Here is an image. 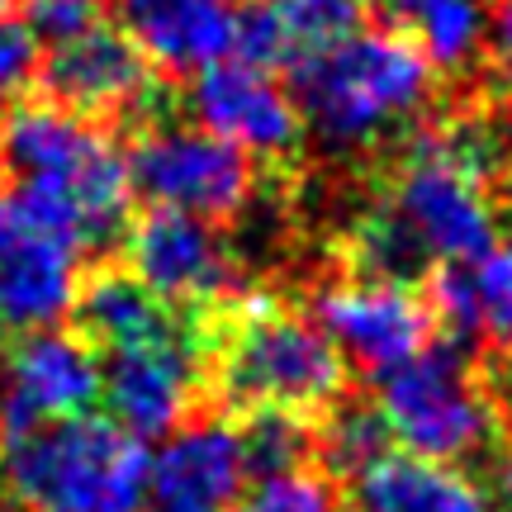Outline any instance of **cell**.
<instances>
[{"instance_id": "6da1fadb", "label": "cell", "mask_w": 512, "mask_h": 512, "mask_svg": "<svg viewBox=\"0 0 512 512\" xmlns=\"http://www.w3.org/2000/svg\"><path fill=\"white\" fill-rule=\"evenodd\" d=\"M0 162L19 176L15 200L76 252H100L128 228V157L86 114L57 100L15 105L0 124Z\"/></svg>"}, {"instance_id": "7a4b0ae2", "label": "cell", "mask_w": 512, "mask_h": 512, "mask_svg": "<svg viewBox=\"0 0 512 512\" xmlns=\"http://www.w3.org/2000/svg\"><path fill=\"white\" fill-rule=\"evenodd\" d=\"M432 100V62L418 43L356 29L294 62V105L332 152H361L413 124Z\"/></svg>"}, {"instance_id": "3957f363", "label": "cell", "mask_w": 512, "mask_h": 512, "mask_svg": "<svg viewBox=\"0 0 512 512\" xmlns=\"http://www.w3.org/2000/svg\"><path fill=\"white\" fill-rule=\"evenodd\" d=\"M5 489L24 512H143L147 451L110 418L43 422L5 441Z\"/></svg>"}, {"instance_id": "277c9868", "label": "cell", "mask_w": 512, "mask_h": 512, "mask_svg": "<svg viewBox=\"0 0 512 512\" xmlns=\"http://www.w3.org/2000/svg\"><path fill=\"white\" fill-rule=\"evenodd\" d=\"M214 370L228 403L252 413L256 408H280V413L328 408L347 384V361L323 337V328L271 304L242 309L228 323Z\"/></svg>"}, {"instance_id": "5b68a950", "label": "cell", "mask_w": 512, "mask_h": 512, "mask_svg": "<svg viewBox=\"0 0 512 512\" xmlns=\"http://www.w3.org/2000/svg\"><path fill=\"white\" fill-rule=\"evenodd\" d=\"M384 209L403 223L427 261L465 266L498 242L494 204L484 195V171L460 147L456 128H437L413 143L408 162L384 195Z\"/></svg>"}, {"instance_id": "8992f818", "label": "cell", "mask_w": 512, "mask_h": 512, "mask_svg": "<svg viewBox=\"0 0 512 512\" xmlns=\"http://www.w3.org/2000/svg\"><path fill=\"white\" fill-rule=\"evenodd\" d=\"M375 413L389 441H399L408 456L446 465L489 451L498 437L494 403L456 347H422L403 366L384 370Z\"/></svg>"}, {"instance_id": "52a82bcc", "label": "cell", "mask_w": 512, "mask_h": 512, "mask_svg": "<svg viewBox=\"0 0 512 512\" xmlns=\"http://www.w3.org/2000/svg\"><path fill=\"white\" fill-rule=\"evenodd\" d=\"M133 190L157 209L195 214V219H228L252 200V166L247 152L223 143L219 133L190 124L147 128L128 157Z\"/></svg>"}, {"instance_id": "ba28073f", "label": "cell", "mask_w": 512, "mask_h": 512, "mask_svg": "<svg viewBox=\"0 0 512 512\" xmlns=\"http://www.w3.org/2000/svg\"><path fill=\"white\" fill-rule=\"evenodd\" d=\"M100 399L95 347L76 332L38 328L0 361V441H15L43 422L81 418Z\"/></svg>"}, {"instance_id": "9c48e42d", "label": "cell", "mask_w": 512, "mask_h": 512, "mask_svg": "<svg viewBox=\"0 0 512 512\" xmlns=\"http://www.w3.org/2000/svg\"><path fill=\"white\" fill-rule=\"evenodd\" d=\"M200 361V342L171 323L157 337L110 351V366L100 370V399L110 403L114 422L138 441L166 437L195 403Z\"/></svg>"}, {"instance_id": "30bf717a", "label": "cell", "mask_w": 512, "mask_h": 512, "mask_svg": "<svg viewBox=\"0 0 512 512\" xmlns=\"http://www.w3.org/2000/svg\"><path fill=\"white\" fill-rule=\"evenodd\" d=\"M313 323L323 328L332 347L342 351V361H356L361 370L403 366L408 356L427 347V328L432 313L403 280H347V285H328L313 299Z\"/></svg>"}, {"instance_id": "8fae6325", "label": "cell", "mask_w": 512, "mask_h": 512, "mask_svg": "<svg viewBox=\"0 0 512 512\" xmlns=\"http://www.w3.org/2000/svg\"><path fill=\"white\" fill-rule=\"evenodd\" d=\"M76 256L15 195H0V328H57L81 290Z\"/></svg>"}, {"instance_id": "7c38bea8", "label": "cell", "mask_w": 512, "mask_h": 512, "mask_svg": "<svg viewBox=\"0 0 512 512\" xmlns=\"http://www.w3.org/2000/svg\"><path fill=\"white\" fill-rule=\"evenodd\" d=\"M190 110L200 128L219 133L223 143L252 152V157H271V162L290 157L304 133L294 95L275 81L271 67H256L242 57H223L195 76Z\"/></svg>"}, {"instance_id": "4fadbf2b", "label": "cell", "mask_w": 512, "mask_h": 512, "mask_svg": "<svg viewBox=\"0 0 512 512\" xmlns=\"http://www.w3.org/2000/svg\"><path fill=\"white\" fill-rule=\"evenodd\" d=\"M128 266L162 304H209L228 294L238 261L209 219L152 209L138 228H128Z\"/></svg>"}, {"instance_id": "5bb4252c", "label": "cell", "mask_w": 512, "mask_h": 512, "mask_svg": "<svg viewBox=\"0 0 512 512\" xmlns=\"http://www.w3.org/2000/svg\"><path fill=\"white\" fill-rule=\"evenodd\" d=\"M43 91L72 114H133L152 100V72L124 29L91 24L86 34L57 43L43 62Z\"/></svg>"}, {"instance_id": "9a60e30c", "label": "cell", "mask_w": 512, "mask_h": 512, "mask_svg": "<svg viewBox=\"0 0 512 512\" xmlns=\"http://www.w3.org/2000/svg\"><path fill=\"white\" fill-rule=\"evenodd\" d=\"M242 479L247 456L228 422L176 427L147 460V512H233Z\"/></svg>"}, {"instance_id": "2e32d148", "label": "cell", "mask_w": 512, "mask_h": 512, "mask_svg": "<svg viewBox=\"0 0 512 512\" xmlns=\"http://www.w3.org/2000/svg\"><path fill=\"white\" fill-rule=\"evenodd\" d=\"M238 0H119V29L152 67L204 72L238 43Z\"/></svg>"}, {"instance_id": "e0dca14e", "label": "cell", "mask_w": 512, "mask_h": 512, "mask_svg": "<svg viewBox=\"0 0 512 512\" xmlns=\"http://www.w3.org/2000/svg\"><path fill=\"white\" fill-rule=\"evenodd\" d=\"M356 512H489V498L456 465L399 451L356 470Z\"/></svg>"}, {"instance_id": "ac0fdd59", "label": "cell", "mask_w": 512, "mask_h": 512, "mask_svg": "<svg viewBox=\"0 0 512 512\" xmlns=\"http://www.w3.org/2000/svg\"><path fill=\"white\" fill-rule=\"evenodd\" d=\"M432 294H437V318L456 342L475 337L512 342V242H494L465 266H446Z\"/></svg>"}, {"instance_id": "d6986e66", "label": "cell", "mask_w": 512, "mask_h": 512, "mask_svg": "<svg viewBox=\"0 0 512 512\" xmlns=\"http://www.w3.org/2000/svg\"><path fill=\"white\" fill-rule=\"evenodd\" d=\"M76 323H81V337L91 347H133L143 337H157L162 328H171L176 318L157 294L147 290L133 271H100L91 275L81 290H76Z\"/></svg>"}, {"instance_id": "ffe728a7", "label": "cell", "mask_w": 512, "mask_h": 512, "mask_svg": "<svg viewBox=\"0 0 512 512\" xmlns=\"http://www.w3.org/2000/svg\"><path fill=\"white\" fill-rule=\"evenodd\" d=\"M380 5L399 29L413 34L422 57L446 72L470 67L489 34L484 0H380Z\"/></svg>"}, {"instance_id": "44dd1931", "label": "cell", "mask_w": 512, "mask_h": 512, "mask_svg": "<svg viewBox=\"0 0 512 512\" xmlns=\"http://www.w3.org/2000/svg\"><path fill=\"white\" fill-rule=\"evenodd\" d=\"M261 5L280 24L294 62L318 53V48H328V43H337V38L356 34V24L366 15V0H261Z\"/></svg>"}, {"instance_id": "7402d4cb", "label": "cell", "mask_w": 512, "mask_h": 512, "mask_svg": "<svg viewBox=\"0 0 512 512\" xmlns=\"http://www.w3.org/2000/svg\"><path fill=\"white\" fill-rule=\"evenodd\" d=\"M238 437L247 470H256V475L299 470L313 456V432L299 422V413H280V408H256Z\"/></svg>"}, {"instance_id": "603a6c76", "label": "cell", "mask_w": 512, "mask_h": 512, "mask_svg": "<svg viewBox=\"0 0 512 512\" xmlns=\"http://www.w3.org/2000/svg\"><path fill=\"white\" fill-rule=\"evenodd\" d=\"M233 512H342V498L323 475L313 470H280L261 475L252 494H242Z\"/></svg>"}, {"instance_id": "cb8c5ba5", "label": "cell", "mask_w": 512, "mask_h": 512, "mask_svg": "<svg viewBox=\"0 0 512 512\" xmlns=\"http://www.w3.org/2000/svg\"><path fill=\"white\" fill-rule=\"evenodd\" d=\"M328 451L337 465H347V470H361L366 460L384 456V441H389V432H384V422L375 408H342L337 418L328 422Z\"/></svg>"}, {"instance_id": "d4e9b609", "label": "cell", "mask_w": 512, "mask_h": 512, "mask_svg": "<svg viewBox=\"0 0 512 512\" xmlns=\"http://www.w3.org/2000/svg\"><path fill=\"white\" fill-rule=\"evenodd\" d=\"M100 24V0H24V29L38 43H67Z\"/></svg>"}, {"instance_id": "484cf974", "label": "cell", "mask_w": 512, "mask_h": 512, "mask_svg": "<svg viewBox=\"0 0 512 512\" xmlns=\"http://www.w3.org/2000/svg\"><path fill=\"white\" fill-rule=\"evenodd\" d=\"M38 76V38L24 29V19L0 10V105H10Z\"/></svg>"}, {"instance_id": "4316f807", "label": "cell", "mask_w": 512, "mask_h": 512, "mask_svg": "<svg viewBox=\"0 0 512 512\" xmlns=\"http://www.w3.org/2000/svg\"><path fill=\"white\" fill-rule=\"evenodd\" d=\"M484 43L494 48V57L512 72V0H498V10H494V19H489V34H484Z\"/></svg>"}, {"instance_id": "83f0119b", "label": "cell", "mask_w": 512, "mask_h": 512, "mask_svg": "<svg viewBox=\"0 0 512 512\" xmlns=\"http://www.w3.org/2000/svg\"><path fill=\"white\" fill-rule=\"evenodd\" d=\"M498 503H503V512H512V451L503 456V465H498Z\"/></svg>"}, {"instance_id": "f1b7e54d", "label": "cell", "mask_w": 512, "mask_h": 512, "mask_svg": "<svg viewBox=\"0 0 512 512\" xmlns=\"http://www.w3.org/2000/svg\"><path fill=\"white\" fill-rule=\"evenodd\" d=\"M10 503H15V498H10V489L0 484V512H10Z\"/></svg>"}, {"instance_id": "f546056e", "label": "cell", "mask_w": 512, "mask_h": 512, "mask_svg": "<svg viewBox=\"0 0 512 512\" xmlns=\"http://www.w3.org/2000/svg\"><path fill=\"white\" fill-rule=\"evenodd\" d=\"M10 5H15V0H0V10H10Z\"/></svg>"}, {"instance_id": "4dcf8cb0", "label": "cell", "mask_w": 512, "mask_h": 512, "mask_svg": "<svg viewBox=\"0 0 512 512\" xmlns=\"http://www.w3.org/2000/svg\"><path fill=\"white\" fill-rule=\"evenodd\" d=\"M0 332H5V328H0Z\"/></svg>"}]
</instances>
